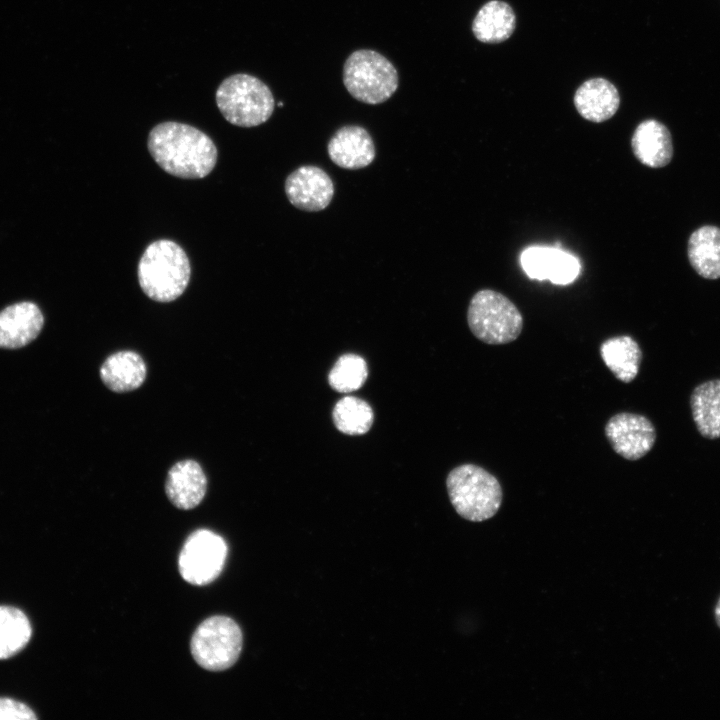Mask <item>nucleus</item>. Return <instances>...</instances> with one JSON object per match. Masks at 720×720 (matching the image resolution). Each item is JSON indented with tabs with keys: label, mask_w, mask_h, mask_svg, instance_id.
<instances>
[{
	"label": "nucleus",
	"mask_w": 720,
	"mask_h": 720,
	"mask_svg": "<svg viewBox=\"0 0 720 720\" xmlns=\"http://www.w3.org/2000/svg\"><path fill=\"white\" fill-rule=\"evenodd\" d=\"M147 144L155 162L179 178H204L217 162V148L212 139L188 124L160 123L149 132Z\"/></svg>",
	"instance_id": "obj_1"
},
{
	"label": "nucleus",
	"mask_w": 720,
	"mask_h": 720,
	"mask_svg": "<svg viewBox=\"0 0 720 720\" xmlns=\"http://www.w3.org/2000/svg\"><path fill=\"white\" fill-rule=\"evenodd\" d=\"M138 281L142 291L157 302H171L187 288L191 267L181 246L161 239L147 246L138 263Z\"/></svg>",
	"instance_id": "obj_2"
},
{
	"label": "nucleus",
	"mask_w": 720,
	"mask_h": 720,
	"mask_svg": "<svg viewBox=\"0 0 720 720\" xmlns=\"http://www.w3.org/2000/svg\"><path fill=\"white\" fill-rule=\"evenodd\" d=\"M446 487L455 511L472 522L492 518L503 499L498 479L475 464H462L452 469L447 476Z\"/></svg>",
	"instance_id": "obj_3"
},
{
	"label": "nucleus",
	"mask_w": 720,
	"mask_h": 720,
	"mask_svg": "<svg viewBox=\"0 0 720 720\" xmlns=\"http://www.w3.org/2000/svg\"><path fill=\"white\" fill-rule=\"evenodd\" d=\"M216 104L223 117L240 127L266 122L274 110L269 87L255 76L238 73L225 78L216 91Z\"/></svg>",
	"instance_id": "obj_4"
},
{
	"label": "nucleus",
	"mask_w": 720,
	"mask_h": 720,
	"mask_svg": "<svg viewBox=\"0 0 720 720\" xmlns=\"http://www.w3.org/2000/svg\"><path fill=\"white\" fill-rule=\"evenodd\" d=\"M467 322L474 336L489 345L513 342L523 328V317L516 305L491 289L479 290L472 296Z\"/></svg>",
	"instance_id": "obj_5"
},
{
	"label": "nucleus",
	"mask_w": 720,
	"mask_h": 720,
	"mask_svg": "<svg viewBox=\"0 0 720 720\" xmlns=\"http://www.w3.org/2000/svg\"><path fill=\"white\" fill-rule=\"evenodd\" d=\"M398 82L394 65L374 50L354 51L343 66V83L347 91L366 104L387 101L397 90Z\"/></svg>",
	"instance_id": "obj_6"
},
{
	"label": "nucleus",
	"mask_w": 720,
	"mask_h": 720,
	"mask_svg": "<svg viewBox=\"0 0 720 720\" xmlns=\"http://www.w3.org/2000/svg\"><path fill=\"white\" fill-rule=\"evenodd\" d=\"M243 636L238 624L226 616L204 620L195 630L190 650L199 666L208 671H223L238 660Z\"/></svg>",
	"instance_id": "obj_7"
},
{
	"label": "nucleus",
	"mask_w": 720,
	"mask_h": 720,
	"mask_svg": "<svg viewBox=\"0 0 720 720\" xmlns=\"http://www.w3.org/2000/svg\"><path fill=\"white\" fill-rule=\"evenodd\" d=\"M227 551L226 542L216 533L206 529L193 532L179 554L180 575L193 585L213 582L223 570Z\"/></svg>",
	"instance_id": "obj_8"
},
{
	"label": "nucleus",
	"mask_w": 720,
	"mask_h": 720,
	"mask_svg": "<svg viewBox=\"0 0 720 720\" xmlns=\"http://www.w3.org/2000/svg\"><path fill=\"white\" fill-rule=\"evenodd\" d=\"M605 436L618 455L635 461L652 449L656 441V429L643 415L621 412L607 421Z\"/></svg>",
	"instance_id": "obj_9"
},
{
	"label": "nucleus",
	"mask_w": 720,
	"mask_h": 720,
	"mask_svg": "<svg viewBox=\"0 0 720 720\" xmlns=\"http://www.w3.org/2000/svg\"><path fill=\"white\" fill-rule=\"evenodd\" d=\"M520 264L531 279H548L556 285L572 283L580 272V262L574 255L549 246L526 248L520 255Z\"/></svg>",
	"instance_id": "obj_10"
},
{
	"label": "nucleus",
	"mask_w": 720,
	"mask_h": 720,
	"mask_svg": "<svg viewBox=\"0 0 720 720\" xmlns=\"http://www.w3.org/2000/svg\"><path fill=\"white\" fill-rule=\"evenodd\" d=\"M285 192L289 202L296 208L316 212L330 204L334 195V185L323 169L306 165L288 175Z\"/></svg>",
	"instance_id": "obj_11"
},
{
	"label": "nucleus",
	"mask_w": 720,
	"mask_h": 720,
	"mask_svg": "<svg viewBox=\"0 0 720 720\" xmlns=\"http://www.w3.org/2000/svg\"><path fill=\"white\" fill-rule=\"evenodd\" d=\"M330 159L344 169H360L375 158V146L368 131L357 125L338 129L327 146Z\"/></svg>",
	"instance_id": "obj_12"
},
{
	"label": "nucleus",
	"mask_w": 720,
	"mask_h": 720,
	"mask_svg": "<svg viewBox=\"0 0 720 720\" xmlns=\"http://www.w3.org/2000/svg\"><path fill=\"white\" fill-rule=\"evenodd\" d=\"M44 324L43 314L32 302L10 305L0 312V347L20 348L33 341Z\"/></svg>",
	"instance_id": "obj_13"
},
{
	"label": "nucleus",
	"mask_w": 720,
	"mask_h": 720,
	"mask_svg": "<svg viewBox=\"0 0 720 720\" xmlns=\"http://www.w3.org/2000/svg\"><path fill=\"white\" fill-rule=\"evenodd\" d=\"M165 491L170 502L179 509L190 510L198 506L207 491V478L200 464L192 459L175 463L168 472Z\"/></svg>",
	"instance_id": "obj_14"
},
{
	"label": "nucleus",
	"mask_w": 720,
	"mask_h": 720,
	"mask_svg": "<svg viewBox=\"0 0 720 720\" xmlns=\"http://www.w3.org/2000/svg\"><path fill=\"white\" fill-rule=\"evenodd\" d=\"M631 148L636 159L651 168H662L673 157L671 133L655 119H646L636 127L631 138Z\"/></svg>",
	"instance_id": "obj_15"
},
{
	"label": "nucleus",
	"mask_w": 720,
	"mask_h": 720,
	"mask_svg": "<svg viewBox=\"0 0 720 720\" xmlns=\"http://www.w3.org/2000/svg\"><path fill=\"white\" fill-rule=\"evenodd\" d=\"M574 105L584 119L600 123L615 115L620 105V96L610 81L592 78L575 92Z\"/></svg>",
	"instance_id": "obj_16"
},
{
	"label": "nucleus",
	"mask_w": 720,
	"mask_h": 720,
	"mask_svg": "<svg viewBox=\"0 0 720 720\" xmlns=\"http://www.w3.org/2000/svg\"><path fill=\"white\" fill-rule=\"evenodd\" d=\"M147 368L143 358L134 351H118L103 362L100 378L110 390L123 393L139 388L146 378Z\"/></svg>",
	"instance_id": "obj_17"
},
{
	"label": "nucleus",
	"mask_w": 720,
	"mask_h": 720,
	"mask_svg": "<svg viewBox=\"0 0 720 720\" xmlns=\"http://www.w3.org/2000/svg\"><path fill=\"white\" fill-rule=\"evenodd\" d=\"M687 255L697 274L711 280L720 278V228L704 225L693 231Z\"/></svg>",
	"instance_id": "obj_18"
},
{
	"label": "nucleus",
	"mask_w": 720,
	"mask_h": 720,
	"mask_svg": "<svg viewBox=\"0 0 720 720\" xmlns=\"http://www.w3.org/2000/svg\"><path fill=\"white\" fill-rule=\"evenodd\" d=\"M516 16L509 4L500 0L485 3L477 12L472 31L483 43H500L508 39L515 30Z\"/></svg>",
	"instance_id": "obj_19"
},
{
	"label": "nucleus",
	"mask_w": 720,
	"mask_h": 720,
	"mask_svg": "<svg viewBox=\"0 0 720 720\" xmlns=\"http://www.w3.org/2000/svg\"><path fill=\"white\" fill-rule=\"evenodd\" d=\"M600 355L618 380L630 383L636 378L642 360V351L632 337L621 335L603 341L600 345Z\"/></svg>",
	"instance_id": "obj_20"
},
{
	"label": "nucleus",
	"mask_w": 720,
	"mask_h": 720,
	"mask_svg": "<svg viewBox=\"0 0 720 720\" xmlns=\"http://www.w3.org/2000/svg\"><path fill=\"white\" fill-rule=\"evenodd\" d=\"M690 406L699 433L708 439L720 438V379L695 387Z\"/></svg>",
	"instance_id": "obj_21"
},
{
	"label": "nucleus",
	"mask_w": 720,
	"mask_h": 720,
	"mask_svg": "<svg viewBox=\"0 0 720 720\" xmlns=\"http://www.w3.org/2000/svg\"><path fill=\"white\" fill-rule=\"evenodd\" d=\"M31 635V624L23 611L12 606H0V660L19 653Z\"/></svg>",
	"instance_id": "obj_22"
},
{
	"label": "nucleus",
	"mask_w": 720,
	"mask_h": 720,
	"mask_svg": "<svg viewBox=\"0 0 720 720\" xmlns=\"http://www.w3.org/2000/svg\"><path fill=\"white\" fill-rule=\"evenodd\" d=\"M332 417L336 428L347 435H362L373 424L374 414L370 405L355 396L341 398L334 406Z\"/></svg>",
	"instance_id": "obj_23"
},
{
	"label": "nucleus",
	"mask_w": 720,
	"mask_h": 720,
	"mask_svg": "<svg viewBox=\"0 0 720 720\" xmlns=\"http://www.w3.org/2000/svg\"><path fill=\"white\" fill-rule=\"evenodd\" d=\"M367 376V364L362 357L356 354H344L330 370L328 382L335 391L349 393L359 389Z\"/></svg>",
	"instance_id": "obj_24"
},
{
	"label": "nucleus",
	"mask_w": 720,
	"mask_h": 720,
	"mask_svg": "<svg viewBox=\"0 0 720 720\" xmlns=\"http://www.w3.org/2000/svg\"><path fill=\"white\" fill-rule=\"evenodd\" d=\"M35 720V712L26 704L11 699L0 698V720Z\"/></svg>",
	"instance_id": "obj_25"
},
{
	"label": "nucleus",
	"mask_w": 720,
	"mask_h": 720,
	"mask_svg": "<svg viewBox=\"0 0 720 720\" xmlns=\"http://www.w3.org/2000/svg\"><path fill=\"white\" fill-rule=\"evenodd\" d=\"M714 615H715L716 623H717L718 627L720 628V598L715 606Z\"/></svg>",
	"instance_id": "obj_26"
}]
</instances>
